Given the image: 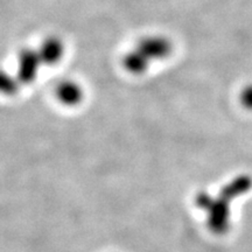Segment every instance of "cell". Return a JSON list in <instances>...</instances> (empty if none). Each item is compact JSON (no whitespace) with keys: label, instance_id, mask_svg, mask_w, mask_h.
<instances>
[{"label":"cell","instance_id":"cell-1","mask_svg":"<svg viewBox=\"0 0 252 252\" xmlns=\"http://www.w3.org/2000/svg\"><path fill=\"white\" fill-rule=\"evenodd\" d=\"M229 201L225 198L219 197L214 200L212 208L208 210V225L215 234H224L230 224V207Z\"/></svg>","mask_w":252,"mask_h":252},{"label":"cell","instance_id":"cell-2","mask_svg":"<svg viewBox=\"0 0 252 252\" xmlns=\"http://www.w3.org/2000/svg\"><path fill=\"white\" fill-rule=\"evenodd\" d=\"M251 185H252V180L249 178V176H245V175L238 176V178H236L235 180H232L230 184H228L222 188V190H220V196L225 198V200H228L230 202V201L234 200L235 197L247 193L249 189L251 188Z\"/></svg>","mask_w":252,"mask_h":252},{"label":"cell","instance_id":"cell-3","mask_svg":"<svg viewBox=\"0 0 252 252\" xmlns=\"http://www.w3.org/2000/svg\"><path fill=\"white\" fill-rule=\"evenodd\" d=\"M169 50L168 43L162 39H149L141 43L139 52L144 56H146L147 60L152 58H161L165 56Z\"/></svg>","mask_w":252,"mask_h":252},{"label":"cell","instance_id":"cell-4","mask_svg":"<svg viewBox=\"0 0 252 252\" xmlns=\"http://www.w3.org/2000/svg\"><path fill=\"white\" fill-rule=\"evenodd\" d=\"M59 98L67 105H75L82 98V93L76 84L63 83L58 90Z\"/></svg>","mask_w":252,"mask_h":252},{"label":"cell","instance_id":"cell-5","mask_svg":"<svg viewBox=\"0 0 252 252\" xmlns=\"http://www.w3.org/2000/svg\"><path fill=\"white\" fill-rule=\"evenodd\" d=\"M62 47L60 45L58 40H49L47 41L46 45L42 48V55L47 62H55L58 61L61 56Z\"/></svg>","mask_w":252,"mask_h":252},{"label":"cell","instance_id":"cell-6","mask_svg":"<svg viewBox=\"0 0 252 252\" xmlns=\"http://www.w3.org/2000/svg\"><path fill=\"white\" fill-rule=\"evenodd\" d=\"M214 200H215V197H213L209 193H207V191H201V193H198L196 195L195 202H196L198 208H201V209L208 212V210L212 208Z\"/></svg>","mask_w":252,"mask_h":252},{"label":"cell","instance_id":"cell-7","mask_svg":"<svg viewBox=\"0 0 252 252\" xmlns=\"http://www.w3.org/2000/svg\"><path fill=\"white\" fill-rule=\"evenodd\" d=\"M242 100H243L245 105L249 106V108H252V87L244 91L243 98H242Z\"/></svg>","mask_w":252,"mask_h":252}]
</instances>
